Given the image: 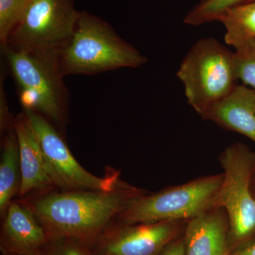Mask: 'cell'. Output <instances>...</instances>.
<instances>
[{
	"label": "cell",
	"instance_id": "obj_17",
	"mask_svg": "<svg viewBox=\"0 0 255 255\" xmlns=\"http://www.w3.org/2000/svg\"><path fill=\"white\" fill-rule=\"evenodd\" d=\"M30 0H0V40L7 43L10 35L22 19Z\"/></svg>",
	"mask_w": 255,
	"mask_h": 255
},
{
	"label": "cell",
	"instance_id": "obj_2",
	"mask_svg": "<svg viewBox=\"0 0 255 255\" xmlns=\"http://www.w3.org/2000/svg\"><path fill=\"white\" fill-rule=\"evenodd\" d=\"M58 62L65 76L139 68L146 63L147 58L103 19L80 11L73 35L58 51Z\"/></svg>",
	"mask_w": 255,
	"mask_h": 255
},
{
	"label": "cell",
	"instance_id": "obj_19",
	"mask_svg": "<svg viewBox=\"0 0 255 255\" xmlns=\"http://www.w3.org/2000/svg\"><path fill=\"white\" fill-rule=\"evenodd\" d=\"M44 253L46 255H94L89 246L72 239L50 241Z\"/></svg>",
	"mask_w": 255,
	"mask_h": 255
},
{
	"label": "cell",
	"instance_id": "obj_7",
	"mask_svg": "<svg viewBox=\"0 0 255 255\" xmlns=\"http://www.w3.org/2000/svg\"><path fill=\"white\" fill-rule=\"evenodd\" d=\"M79 13L73 0H30L4 46L26 51L58 52L73 35Z\"/></svg>",
	"mask_w": 255,
	"mask_h": 255
},
{
	"label": "cell",
	"instance_id": "obj_9",
	"mask_svg": "<svg viewBox=\"0 0 255 255\" xmlns=\"http://www.w3.org/2000/svg\"><path fill=\"white\" fill-rule=\"evenodd\" d=\"M187 221L113 223L94 244L95 255H159L184 233Z\"/></svg>",
	"mask_w": 255,
	"mask_h": 255
},
{
	"label": "cell",
	"instance_id": "obj_3",
	"mask_svg": "<svg viewBox=\"0 0 255 255\" xmlns=\"http://www.w3.org/2000/svg\"><path fill=\"white\" fill-rule=\"evenodd\" d=\"M23 110L41 114L58 127L65 124L68 91L57 51H26L2 46Z\"/></svg>",
	"mask_w": 255,
	"mask_h": 255
},
{
	"label": "cell",
	"instance_id": "obj_15",
	"mask_svg": "<svg viewBox=\"0 0 255 255\" xmlns=\"http://www.w3.org/2000/svg\"><path fill=\"white\" fill-rule=\"evenodd\" d=\"M218 21L226 28V43L235 48L255 39V0L228 10Z\"/></svg>",
	"mask_w": 255,
	"mask_h": 255
},
{
	"label": "cell",
	"instance_id": "obj_20",
	"mask_svg": "<svg viewBox=\"0 0 255 255\" xmlns=\"http://www.w3.org/2000/svg\"><path fill=\"white\" fill-rule=\"evenodd\" d=\"M1 96H0V127L1 131L4 132L9 126H11L10 122L9 109L7 107L6 97H5L4 89H2V85H1Z\"/></svg>",
	"mask_w": 255,
	"mask_h": 255
},
{
	"label": "cell",
	"instance_id": "obj_1",
	"mask_svg": "<svg viewBox=\"0 0 255 255\" xmlns=\"http://www.w3.org/2000/svg\"><path fill=\"white\" fill-rule=\"evenodd\" d=\"M145 191L122 181L110 191H48L18 201L33 213L48 241L72 239L90 246L115 222L129 201Z\"/></svg>",
	"mask_w": 255,
	"mask_h": 255
},
{
	"label": "cell",
	"instance_id": "obj_14",
	"mask_svg": "<svg viewBox=\"0 0 255 255\" xmlns=\"http://www.w3.org/2000/svg\"><path fill=\"white\" fill-rule=\"evenodd\" d=\"M21 186L19 150L15 132L4 137L0 160V215L4 217Z\"/></svg>",
	"mask_w": 255,
	"mask_h": 255
},
{
	"label": "cell",
	"instance_id": "obj_10",
	"mask_svg": "<svg viewBox=\"0 0 255 255\" xmlns=\"http://www.w3.org/2000/svg\"><path fill=\"white\" fill-rule=\"evenodd\" d=\"M13 129L19 150L21 196L31 193L39 194L60 188L56 176L47 161L36 134L24 114H19L13 122Z\"/></svg>",
	"mask_w": 255,
	"mask_h": 255
},
{
	"label": "cell",
	"instance_id": "obj_12",
	"mask_svg": "<svg viewBox=\"0 0 255 255\" xmlns=\"http://www.w3.org/2000/svg\"><path fill=\"white\" fill-rule=\"evenodd\" d=\"M229 219L222 207L188 220L183 233L184 255H231Z\"/></svg>",
	"mask_w": 255,
	"mask_h": 255
},
{
	"label": "cell",
	"instance_id": "obj_16",
	"mask_svg": "<svg viewBox=\"0 0 255 255\" xmlns=\"http://www.w3.org/2000/svg\"><path fill=\"white\" fill-rule=\"evenodd\" d=\"M251 0H204L196 6L184 18V23L199 26L218 21L228 10Z\"/></svg>",
	"mask_w": 255,
	"mask_h": 255
},
{
	"label": "cell",
	"instance_id": "obj_6",
	"mask_svg": "<svg viewBox=\"0 0 255 255\" xmlns=\"http://www.w3.org/2000/svg\"><path fill=\"white\" fill-rule=\"evenodd\" d=\"M219 162L223 180L216 197V206L227 213L228 242L232 254L255 241V197L252 189L255 153L237 142L223 151Z\"/></svg>",
	"mask_w": 255,
	"mask_h": 255
},
{
	"label": "cell",
	"instance_id": "obj_11",
	"mask_svg": "<svg viewBox=\"0 0 255 255\" xmlns=\"http://www.w3.org/2000/svg\"><path fill=\"white\" fill-rule=\"evenodd\" d=\"M3 218L0 249L4 255H35L49 243L35 215L19 201H13Z\"/></svg>",
	"mask_w": 255,
	"mask_h": 255
},
{
	"label": "cell",
	"instance_id": "obj_23",
	"mask_svg": "<svg viewBox=\"0 0 255 255\" xmlns=\"http://www.w3.org/2000/svg\"><path fill=\"white\" fill-rule=\"evenodd\" d=\"M252 189H253V194L255 197V170L254 175H253V181H252Z\"/></svg>",
	"mask_w": 255,
	"mask_h": 255
},
{
	"label": "cell",
	"instance_id": "obj_5",
	"mask_svg": "<svg viewBox=\"0 0 255 255\" xmlns=\"http://www.w3.org/2000/svg\"><path fill=\"white\" fill-rule=\"evenodd\" d=\"M223 173L201 177L155 193L133 198L115 222L124 225L188 221L216 206Z\"/></svg>",
	"mask_w": 255,
	"mask_h": 255
},
{
	"label": "cell",
	"instance_id": "obj_25",
	"mask_svg": "<svg viewBox=\"0 0 255 255\" xmlns=\"http://www.w3.org/2000/svg\"><path fill=\"white\" fill-rule=\"evenodd\" d=\"M201 1H204V0H201Z\"/></svg>",
	"mask_w": 255,
	"mask_h": 255
},
{
	"label": "cell",
	"instance_id": "obj_18",
	"mask_svg": "<svg viewBox=\"0 0 255 255\" xmlns=\"http://www.w3.org/2000/svg\"><path fill=\"white\" fill-rule=\"evenodd\" d=\"M234 64L238 80L255 92V39L236 48Z\"/></svg>",
	"mask_w": 255,
	"mask_h": 255
},
{
	"label": "cell",
	"instance_id": "obj_24",
	"mask_svg": "<svg viewBox=\"0 0 255 255\" xmlns=\"http://www.w3.org/2000/svg\"><path fill=\"white\" fill-rule=\"evenodd\" d=\"M35 255H45L44 249H43V251L39 252V253H37V254Z\"/></svg>",
	"mask_w": 255,
	"mask_h": 255
},
{
	"label": "cell",
	"instance_id": "obj_21",
	"mask_svg": "<svg viewBox=\"0 0 255 255\" xmlns=\"http://www.w3.org/2000/svg\"><path fill=\"white\" fill-rule=\"evenodd\" d=\"M159 255H184L183 234L166 247Z\"/></svg>",
	"mask_w": 255,
	"mask_h": 255
},
{
	"label": "cell",
	"instance_id": "obj_4",
	"mask_svg": "<svg viewBox=\"0 0 255 255\" xmlns=\"http://www.w3.org/2000/svg\"><path fill=\"white\" fill-rule=\"evenodd\" d=\"M188 103L202 117L238 86L234 53L212 38L196 42L177 73Z\"/></svg>",
	"mask_w": 255,
	"mask_h": 255
},
{
	"label": "cell",
	"instance_id": "obj_8",
	"mask_svg": "<svg viewBox=\"0 0 255 255\" xmlns=\"http://www.w3.org/2000/svg\"><path fill=\"white\" fill-rule=\"evenodd\" d=\"M23 114L36 134L61 189L110 191L122 182L119 171L112 170L104 177L90 173L77 161L51 122L32 110H23Z\"/></svg>",
	"mask_w": 255,
	"mask_h": 255
},
{
	"label": "cell",
	"instance_id": "obj_22",
	"mask_svg": "<svg viewBox=\"0 0 255 255\" xmlns=\"http://www.w3.org/2000/svg\"><path fill=\"white\" fill-rule=\"evenodd\" d=\"M231 255H255V241L246 248L234 252Z\"/></svg>",
	"mask_w": 255,
	"mask_h": 255
},
{
	"label": "cell",
	"instance_id": "obj_13",
	"mask_svg": "<svg viewBox=\"0 0 255 255\" xmlns=\"http://www.w3.org/2000/svg\"><path fill=\"white\" fill-rule=\"evenodd\" d=\"M201 117L255 142V92L249 87L238 85L231 95Z\"/></svg>",
	"mask_w": 255,
	"mask_h": 255
}]
</instances>
